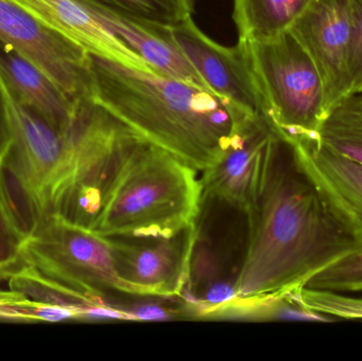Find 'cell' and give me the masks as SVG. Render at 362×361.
I'll use <instances>...</instances> for the list:
<instances>
[{
    "instance_id": "9c48e42d",
    "label": "cell",
    "mask_w": 362,
    "mask_h": 361,
    "mask_svg": "<svg viewBox=\"0 0 362 361\" xmlns=\"http://www.w3.org/2000/svg\"><path fill=\"white\" fill-rule=\"evenodd\" d=\"M122 294L181 296L189 278L194 224L172 237H107Z\"/></svg>"
},
{
    "instance_id": "30bf717a",
    "label": "cell",
    "mask_w": 362,
    "mask_h": 361,
    "mask_svg": "<svg viewBox=\"0 0 362 361\" xmlns=\"http://www.w3.org/2000/svg\"><path fill=\"white\" fill-rule=\"evenodd\" d=\"M169 32L213 95L232 110L263 116L244 40L238 38L233 47L221 46L206 36L192 17L169 28Z\"/></svg>"
},
{
    "instance_id": "ac0fdd59",
    "label": "cell",
    "mask_w": 362,
    "mask_h": 361,
    "mask_svg": "<svg viewBox=\"0 0 362 361\" xmlns=\"http://www.w3.org/2000/svg\"><path fill=\"white\" fill-rule=\"evenodd\" d=\"M317 141L362 165V93L346 95L325 114Z\"/></svg>"
},
{
    "instance_id": "7402d4cb",
    "label": "cell",
    "mask_w": 362,
    "mask_h": 361,
    "mask_svg": "<svg viewBox=\"0 0 362 361\" xmlns=\"http://www.w3.org/2000/svg\"><path fill=\"white\" fill-rule=\"evenodd\" d=\"M303 286L344 294L362 292V249L334 263Z\"/></svg>"
},
{
    "instance_id": "8992f818",
    "label": "cell",
    "mask_w": 362,
    "mask_h": 361,
    "mask_svg": "<svg viewBox=\"0 0 362 361\" xmlns=\"http://www.w3.org/2000/svg\"><path fill=\"white\" fill-rule=\"evenodd\" d=\"M25 265L90 305H108L122 294L107 237L50 215L30 225L23 246Z\"/></svg>"
},
{
    "instance_id": "6da1fadb",
    "label": "cell",
    "mask_w": 362,
    "mask_h": 361,
    "mask_svg": "<svg viewBox=\"0 0 362 361\" xmlns=\"http://www.w3.org/2000/svg\"><path fill=\"white\" fill-rule=\"evenodd\" d=\"M246 254L228 305L288 294L334 263L362 249L303 165L295 144L274 131L255 203Z\"/></svg>"
},
{
    "instance_id": "ba28073f",
    "label": "cell",
    "mask_w": 362,
    "mask_h": 361,
    "mask_svg": "<svg viewBox=\"0 0 362 361\" xmlns=\"http://www.w3.org/2000/svg\"><path fill=\"white\" fill-rule=\"evenodd\" d=\"M0 44L40 68L74 103L93 102L89 53L14 0H0Z\"/></svg>"
},
{
    "instance_id": "4fadbf2b",
    "label": "cell",
    "mask_w": 362,
    "mask_h": 361,
    "mask_svg": "<svg viewBox=\"0 0 362 361\" xmlns=\"http://www.w3.org/2000/svg\"><path fill=\"white\" fill-rule=\"evenodd\" d=\"M40 20L67 36L91 54L154 71L115 35L91 10L87 0H14ZM156 72V71H154Z\"/></svg>"
},
{
    "instance_id": "9a60e30c",
    "label": "cell",
    "mask_w": 362,
    "mask_h": 361,
    "mask_svg": "<svg viewBox=\"0 0 362 361\" xmlns=\"http://www.w3.org/2000/svg\"><path fill=\"white\" fill-rule=\"evenodd\" d=\"M0 76L8 93L23 105L59 129L74 124L85 104L74 103L33 63L0 44Z\"/></svg>"
},
{
    "instance_id": "3957f363",
    "label": "cell",
    "mask_w": 362,
    "mask_h": 361,
    "mask_svg": "<svg viewBox=\"0 0 362 361\" xmlns=\"http://www.w3.org/2000/svg\"><path fill=\"white\" fill-rule=\"evenodd\" d=\"M6 93L12 143L2 165L18 192L30 227L55 215L70 191L103 167L118 126L105 110L90 102L71 126L59 129L19 103L6 87Z\"/></svg>"
},
{
    "instance_id": "484cf974",
    "label": "cell",
    "mask_w": 362,
    "mask_h": 361,
    "mask_svg": "<svg viewBox=\"0 0 362 361\" xmlns=\"http://www.w3.org/2000/svg\"><path fill=\"white\" fill-rule=\"evenodd\" d=\"M131 316L132 320H167L172 317V312L170 309H163L157 304L137 305L136 307H129V309H123Z\"/></svg>"
},
{
    "instance_id": "d4e9b609",
    "label": "cell",
    "mask_w": 362,
    "mask_h": 361,
    "mask_svg": "<svg viewBox=\"0 0 362 361\" xmlns=\"http://www.w3.org/2000/svg\"><path fill=\"white\" fill-rule=\"evenodd\" d=\"M12 143V129H11L10 112L6 87L0 76V160L4 158Z\"/></svg>"
},
{
    "instance_id": "7a4b0ae2",
    "label": "cell",
    "mask_w": 362,
    "mask_h": 361,
    "mask_svg": "<svg viewBox=\"0 0 362 361\" xmlns=\"http://www.w3.org/2000/svg\"><path fill=\"white\" fill-rule=\"evenodd\" d=\"M89 64L93 103L200 173L221 160L250 118L191 83L91 53Z\"/></svg>"
},
{
    "instance_id": "8fae6325",
    "label": "cell",
    "mask_w": 362,
    "mask_h": 361,
    "mask_svg": "<svg viewBox=\"0 0 362 361\" xmlns=\"http://www.w3.org/2000/svg\"><path fill=\"white\" fill-rule=\"evenodd\" d=\"M288 30L320 74L329 112L350 93L354 32L348 0H310Z\"/></svg>"
},
{
    "instance_id": "7c38bea8",
    "label": "cell",
    "mask_w": 362,
    "mask_h": 361,
    "mask_svg": "<svg viewBox=\"0 0 362 361\" xmlns=\"http://www.w3.org/2000/svg\"><path fill=\"white\" fill-rule=\"evenodd\" d=\"M274 134V127L264 116L247 121L221 160L202 172V193L248 212L257 196L266 152Z\"/></svg>"
},
{
    "instance_id": "603a6c76",
    "label": "cell",
    "mask_w": 362,
    "mask_h": 361,
    "mask_svg": "<svg viewBox=\"0 0 362 361\" xmlns=\"http://www.w3.org/2000/svg\"><path fill=\"white\" fill-rule=\"evenodd\" d=\"M0 321L37 322V302L15 290L0 288Z\"/></svg>"
},
{
    "instance_id": "5bb4252c",
    "label": "cell",
    "mask_w": 362,
    "mask_h": 361,
    "mask_svg": "<svg viewBox=\"0 0 362 361\" xmlns=\"http://www.w3.org/2000/svg\"><path fill=\"white\" fill-rule=\"evenodd\" d=\"M291 141L332 209L362 241V165L332 152L317 139Z\"/></svg>"
},
{
    "instance_id": "44dd1931",
    "label": "cell",
    "mask_w": 362,
    "mask_h": 361,
    "mask_svg": "<svg viewBox=\"0 0 362 361\" xmlns=\"http://www.w3.org/2000/svg\"><path fill=\"white\" fill-rule=\"evenodd\" d=\"M303 307L334 320L362 321V297L300 286L293 290Z\"/></svg>"
},
{
    "instance_id": "2e32d148",
    "label": "cell",
    "mask_w": 362,
    "mask_h": 361,
    "mask_svg": "<svg viewBox=\"0 0 362 361\" xmlns=\"http://www.w3.org/2000/svg\"><path fill=\"white\" fill-rule=\"evenodd\" d=\"M87 2L95 16L157 73L191 83L211 93L172 40L169 28L141 23L102 8L90 0Z\"/></svg>"
},
{
    "instance_id": "ffe728a7",
    "label": "cell",
    "mask_w": 362,
    "mask_h": 361,
    "mask_svg": "<svg viewBox=\"0 0 362 361\" xmlns=\"http://www.w3.org/2000/svg\"><path fill=\"white\" fill-rule=\"evenodd\" d=\"M112 12L141 23L171 28L189 18L196 0H90Z\"/></svg>"
},
{
    "instance_id": "52a82bcc",
    "label": "cell",
    "mask_w": 362,
    "mask_h": 361,
    "mask_svg": "<svg viewBox=\"0 0 362 361\" xmlns=\"http://www.w3.org/2000/svg\"><path fill=\"white\" fill-rule=\"evenodd\" d=\"M221 201V228L217 227L212 203L202 194L194 222L185 290L189 292L191 304L204 316H211L235 300L236 283L248 245V212L223 199Z\"/></svg>"
},
{
    "instance_id": "cb8c5ba5",
    "label": "cell",
    "mask_w": 362,
    "mask_h": 361,
    "mask_svg": "<svg viewBox=\"0 0 362 361\" xmlns=\"http://www.w3.org/2000/svg\"><path fill=\"white\" fill-rule=\"evenodd\" d=\"M354 42L350 66V95L362 93V0H348Z\"/></svg>"
},
{
    "instance_id": "e0dca14e",
    "label": "cell",
    "mask_w": 362,
    "mask_h": 361,
    "mask_svg": "<svg viewBox=\"0 0 362 361\" xmlns=\"http://www.w3.org/2000/svg\"><path fill=\"white\" fill-rule=\"evenodd\" d=\"M310 0H233L238 38L264 40L289 29Z\"/></svg>"
},
{
    "instance_id": "277c9868",
    "label": "cell",
    "mask_w": 362,
    "mask_h": 361,
    "mask_svg": "<svg viewBox=\"0 0 362 361\" xmlns=\"http://www.w3.org/2000/svg\"><path fill=\"white\" fill-rule=\"evenodd\" d=\"M198 172L136 134L106 189L93 232L101 237H169L195 222Z\"/></svg>"
},
{
    "instance_id": "d6986e66",
    "label": "cell",
    "mask_w": 362,
    "mask_h": 361,
    "mask_svg": "<svg viewBox=\"0 0 362 361\" xmlns=\"http://www.w3.org/2000/svg\"><path fill=\"white\" fill-rule=\"evenodd\" d=\"M28 235L29 226L15 203L0 160V283L25 266L23 250Z\"/></svg>"
},
{
    "instance_id": "5b68a950",
    "label": "cell",
    "mask_w": 362,
    "mask_h": 361,
    "mask_svg": "<svg viewBox=\"0 0 362 361\" xmlns=\"http://www.w3.org/2000/svg\"><path fill=\"white\" fill-rule=\"evenodd\" d=\"M244 40L263 116L288 139H317L327 107L322 80L310 55L289 30Z\"/></svg>"
}]
</instances>
